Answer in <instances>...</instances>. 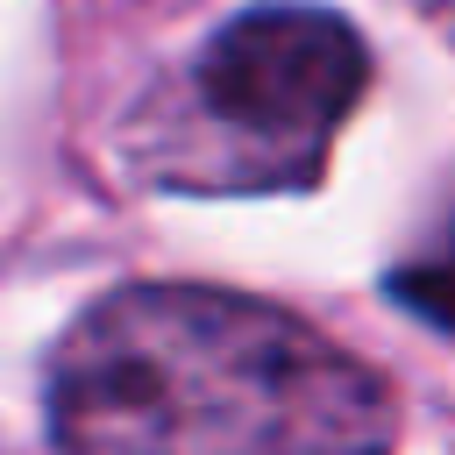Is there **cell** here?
I'll return each instance as SVG.
<instances>
[{
	"mask_svg": "<svg viewBox=\"0 0 455 455\" xmlns=\"http://www.w3.org/2000/svg\"><path fill=\"white\" fill-rule=\"evenodd\" d=\"M57 455H391L370 363L284 306L213 284H128L50 363Z\"/></svg>",
	"mask_w": 455,
	"mask_h": 455,
	"instance_id": "6da1fadb",
	"label": "cell"
},
{
	"mask_svg": "<svg viewBox=\"0 0 455 455\" xmlns=\"http://www.w3.org/2000/svg\"><path fill=\"white\" fill-rule=\"evenodd\" d=\"M370 85L363 36L327 7H256L228 21L135 114V156L192 192L313 185Z\"/></svg>",
	"mask_w": 455,
	"mask_h": 455,
	"instance_id": "7a4b0ae2",
	"label": "cell"
},
{
	"mask_svg": "<svg viewBox=\"0 0 455 455\" xmlns=\"http://www.w3.org/2000/svg\"><path fill=\"white\" fill-rule=\"evenodd\" d=\"M391 291H398L419 320H434V327L455 334V228H448L427 256H412V263L391 277Z\"/></svg>",
	"mask_w": 455,
	"mask_h": 455,
	"instance_id": "3957f363",
	"label": "cell"
},
{
	"mask_svg": "<svg viewBox=\"0 0 455 455\" xmlns=\"http://www.w3.org/2000/svg\"><path fill=\"white\" fill-rule=\"evenodd\" d=\"M441 21H448V28H455V0H441Z\"/></svg>",
	"mask_w": 455,
	"mask_h": 455,
	"instance_id": "277c9868",
	"label": "cell"
}]
</instances>
